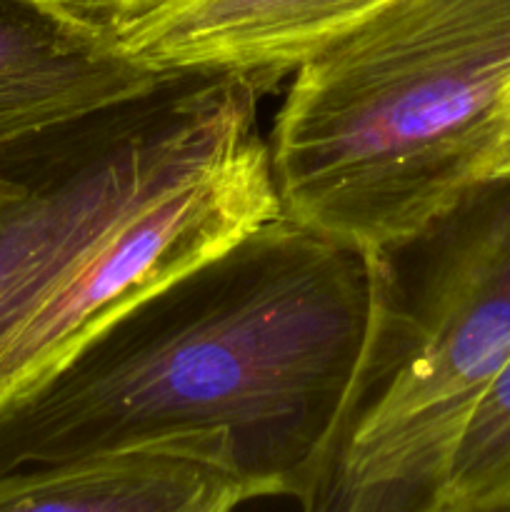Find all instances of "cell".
I'll return each instance as SVG.
<instances>
[{
  "instance_id": "cell-9",
  "label": "cell",
  "mask_w": 510,
  "mask_h": 512,
  "mask_svg": "<svg viewBox=\"0 0 510 512\" xmlns=\"http://www.w3.org/2000/svg\"><path fill=\"white\" fill-rule=\"evenodd\" d=\"M510 498V358L480 395L433 512H505Z\"/></svg>"
},
{
  "instance_id": "cell-4",
  "label": "cell",
  "mask_w": 510,
  "mask_h": 512,
  "mask_svg": "<svg viewBox=\"0 0 510 512\" xmlns=\"http://www.w3.org/2000/svg\"><path fill=\"white\" fill-rule=\"evenodd\" d=\"M260 93L245 75L178 70L3 150L25 188L0 213V340L120 223L258 133Z\"/></svg>"
},
{
  "instance_id": "cell-3",
  "label": "cell",
  "mask_w": 510,
  "mask_h": 512,
  "mask_svg": "<svg viewBox=\"0 0 510 512\" xmlns=\"http://www.w3.org/2000/svg\"><path fill=\"white\" fill-rule=\"evenodd\" d=\"M393 330L323 512H433L480 395L510 358V173L385 253Z\"/></svg>"
},
{
  "instance_id": "cell-7",
  "label": "cell",
  "mask_w": 510,
  "mask_h": 512,
  "mask_svg": "<svg viewBox=\"0 0 510 512\" xmlns=\"http://www.w3.org/2000/svg\"><path fill=\"white\" fill-rule=\"evenodd\" d=\"M390 0H183L120 53L155 73H233L270 90Z\"/></svg>"
},
{
  "instance_id": "cell-11",
  "label": "cell",
  "mask_w": 510,
  "mask_h": 512,
  "mask_svg": "<svg viewBox=\"0 0 510 512\" xmlns=\"http://www.w3.org/2000/svg\"><path fill=\"white\" fill-rule=\"evenodd\" d=\"M23 188H25L23 180H20L13 170H8L5 165H0V213H3L8 205H13L20 195H23Z\"/></svg>"
},
{
  "instance_id": "cell-6",
  "label": "cell",
  "mask_w": 510,
  "mask_h": 512,
  "mask_svg": "<svg viewBox=\"0 0 510 512\" xmlns=\"http://www.w3.org/2000/svg\"><path fill=\"white\" fill-rule=\"evenodd\" d=\"M260 498L225 430L150 435L0 475V512H225Z\"/></svg>"
},
{
  "instance_id": "cell-5",
  "label": "cell",
  "mask_w": 510,
  "mask_h": 512,
  "mask_svg": "<svg viewBox=\"0 0 510 512\" xmlns=\"http://www.w3.org/2000/svg\"><path fill=\"white\" fill-rule=\"evenodd\" d=\"M278 215L268 143L253 133L120 223L0 340V410L33 393L145 295Z\"/></svg>"
},
{
  "instance_id": "cell-8",
  "label": "cell",
  "mask_w": 510,
  "mask_h": 512,
  "mask_svg": "<svg viewBox=\"0 0 510 512\" xmlns=\"http://www.w3.org/2000/svg\"><path fill=\"white\" fill-rule=\"evenodd\" d=\"M163 75L85 35L43 0H0V153L138 98Z\"/></svg>"
},
{
  "instance_id": "cell-12",
  "label": "cell",
  "mask_w": 510,
  "mask_h": 512,
  "mask_svg": "<svg viewBox=\"0 0 510 512\" xmlns=\"http://www.w3.org/2000/svg\"><path fill=\"white\" fill-rule=\"evenodd\" d=\"M505 512H510V498H508V503H505Z\"/></svg>"
},
{
  "instance_id": "cell-1",
  "label": "cell",
  "mask_w": 510,
  "mask_h": 512,
  "mask_svg": "<svg viewBox=\"0 0 510 512\" xmlns=\"http://www.w3.org/2000/svg\"><path fill=\"white\" fill-rule=\"evenodd\" d=\"M390 330L388 258L278 215L145 295L0 410V475L225 430L268 498L323 510Z\"/></svg>"
},
{
  "instance_id": "cell-10",
  "label": "cell",
  "mask_w": 510,
  "mask_h": 512,
  "mask_svg": "<svg viewBox=\"0 0 510 512\" xmlns=\"http://www.w3.org/2000/svg\"><path fill=\"white\" fill-rule=\"evenodd\" d=\"M50 10L108 48L120 45L183 0H43Z\"/></svg>"
},
{
  "instance_id": "cell-2",
  "label": "cell",
  "mask_w": 510,
  "mask_h": 512,
  "mask_svg": "<svg viewBox=\"0 0 510 512\" xmlns=\"http://www.w3.org/2000/svg\"><path fill=\"white\" fill-rule=\"evenodd\" d=\"M280 215L368 255L510 173V0H390L295 70Z\"/></svg>"
}]
</instances>
